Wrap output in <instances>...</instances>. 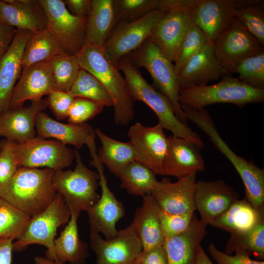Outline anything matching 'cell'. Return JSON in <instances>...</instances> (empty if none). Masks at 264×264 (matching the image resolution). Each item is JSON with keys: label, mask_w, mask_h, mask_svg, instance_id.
Segmentation results:
<instances>
[{"label": "cell", "mask_w": 264, "mask_h": 264, "mask_svg": "<svg viewBox=\"0 0 264 264\" xmlns=\"http://www.w3.org/2000/svg\"><path fill=\"white\" fill-rule=\"evenodd\" d=\"M15 142L6 139L0 141V188L9 182L19 168Z\"/></svg>", "instance_id": "ee69618b"}, {"label": "cell", "mask_w": 264, "mask_h": 264, "mask_svg": "<svg viewBox=\"0 0 264 264\" xmlns=\"http://www.w3.org/2000/svg\"><path fill=\"white\" fill-rule=\"evenodd\" d=\"M91 165L95 167L99 175V185L101 194L97 201L87 211L90 233H101L106 238L116 236L118 230L116 224L125 215V209L109 188L104 173V165L99 161L97 154L92 157Z\"/></svg>", "instance_id": "4fadbf2b"}, {"label": "cell", "mask_w": 264, "mask_h": 264, "mask_svg": "<svg viewBox=\"0 0 264 264\" xmlns=\"http://www.w3.org/2000/svg\"><path fill=\"white\" fill-rule=\"evenodd\" d=\"M17 29L0 21V59L10 47Z\"/></svg>", "instance_id": "f907efd6"}, {"label": "cell", "mask_w": 264, "mask_h": 264, "mask_svg": "<svg viewBox=\"0 0 264 264\" xmlns=\"http://www.w3.org/2000/svg\"><path fill=\"white\" fill-rule=\"evenodd\" d=\"M168 149L163 165V176L179 178L205 169L199 148L193 143L174 135L168 137Z\"/></svg>", "instance_id": "cb8c5ba5"}, {"label": "cell", "mask_w": 264, "mask_h": 264, "mask_svg": "<svg viewBox=\"0 0 264 264\" xmlns=\"http://www.w3.org/2000/svg\"><path fill=\"white\" fill-rule=\"evenodd\" d=\"M68 54L46 28L42 29L32 33L28 39L22 54V68Z\"/></svg>", "instance_id": "1f68e13d"}, {"label": "cell", "mask_w": 264, "mask_h": 264, "mask_svg": "<svg viewBox=\"0 0 264 264\" xmlns=\"http://www.w3.org/2000/svg\"><path fill=\"white\" fill-rule=\"evenodd\" d=\"M76 164L73 170L54 171L52 182L71 213L80 216L87 211L99 198L97 190L99 175L84 163L77 149H73Z\"/></svg>", "instance_id": "8992f818"}, {"label": "cell", "mask_w": 264, "mask_h": 264, "mask_svg": "<svg viewBox=\"0 0 264 264\" xmlns=\"http://www.w3.org/2000/svg\"><path fill=\"white\" fill-rule=\"evenodd\" d=\"M56 90L50 61L36 63L22 68L14 88L9 110L23 107L27 100H39Z\"/></svg>", "instance_id": "ac0fdd59"}, {"label": "cell", "mask_w": 264, "mask_h": 264, "mask_svg": "<svg viewBox=\"0 0 264 264\" xmlns=\"http://www.w3.org/2000/svg\"><path fill=\"white\" fill-rule=\"evenodd\" d=\"M163 129L158 123L147 127L138 122L132 125L128 132V137L135 151V160L156 175L163 176V165L168 149V137Z\"/></svg>", "instance_id": "5bb4252c"}, {"label": "cell", "mask_w": 264, "mask_h": 264, "mask_svg": "<svg viewBox=\"0 0 264 264\" xmlns=\"http://www.w3.org/2000/svg\"><path fill=\"white\" fill-rule=\"evenodd\" d=\"M190 10L195 24L214 43L235 18L237 0H183Z\"/></svg>", "instance_id": "2e32d148"}, {"label": "cell", "mask_w": 264, "mask_h": 264, "mask_svg": "<svg viewBox=\"0 0 264 264\" xmlns=\"http://www.w3.org/2000/svg\"><path fill=\"white\" fill-rule=\"evenodd\" d=\"M160 0H113L116 23L137 20L159 9Z\"/></svg>", "instance_id": "f35d334b"}, {"label": "cell", "mask_w": 264, "mask_h": 264, "mask_svg": "<svg viewBox=\"0 0 264 264\" xmlns=\"http://www.w3.org/2000/svg\"><path fill=\"white\" fill-rule=\"evenodd\" d=\"M239 198L238 192L222 179L199 180L196 182V210L200 214V220L207 225L225 212Z\"/></svg>", "instance_id": "d6986e66"}, {"label": "cell", "mask_w": 264, "mask_h": 264, "mask_svg": "<svg viewBox=\"0 0 264 264\" xmlns=\"http://www.w3.org/2000/svg\"><path fill=\"white\" fill-rule=\"evenodd\" d=\"M208 250L217 264H264V261L254 260L244 252H237L234 255L227 254L218 249L213 243L209 245Z\"/></svg>", "instance_id": "7dc6e473"}, {"label": "cell", "mask_w": 264, "mask_h": 264, "mask_svg": "<svg viewBox=\"0 0 264 264\" xmlns=\"http://www.w3.org/2000/svg\"><path fill=\"white\" fill-rule=\"evenodd\" d=\"M69 12L74 16L88 18L91 8V0H64Z\"/></svg>", "instance_id": "681fc988"}, {"label": "cell", "mask_w": 264, "mask_h": 264, "mask_svg": "<svg viewBox=\"0 0 264 264\" xmlns=\"http://www.w3.org/2000/svg\"><path fill=\"white\" fill-rule=\"evenodd\" d=\"M237 78L244 84L259 89H264V52L243 60L237 67Z\"/></svg>", "instance_id": "60d3db41"}, {"label": "cell", "mask_w": 264, "mask_h": 264, "mask_svg": "<svg viewBox=\"0 0 264 264\" xmlns=\"http://www.w3.org/2000/svg\"><path fill=\"white\" fill-rule=\"evenodd\" d=\"M117 177L121 181V188L136 196L151 194L158 182L151 169L136 160L125 166Z\"/></svg>", "instance_id": "836d02e7"}, {"label": "cell", "mask_w": 264, "mask_h": 264, "mask_svg": "<svg viewBox=\"0 0 264 264\" xmlns=\"http://www.w3.org/2000/svg\"><path fill=\"white\" fill-rule=\"evenodd\" d=\"M209 42L194 55L177 75L178 87L206 85L227 75Z\"/></svg>", "instance_id": "484cf974"}, {"label": "cell", "mask_w": 264, "mask_h": 264, "mask_svg": "<svg viewBox=\"0 0 264 264\" xmlns=\"http://www.w3.org/2000/svg\"><path fill=\"white\" fill-rule=\"evenodd\" d=\"M113 0H91V10L85 28L84 45L104 47L116 24Z\"/></svg>", "instance_id": "f1b7e54d"}, {"label": "cell", "mask_w": 264, "mask_h": 264, "mask_svg": "<svg viewBox=\"0 0 264 264\" xmlns=\"http://www.w3.org/2000/svg\"><path fill=\"white\" fill-rule=\"evenodd\" d=\"M166 12L158 9L137 20L117 22L104 46L111 61L117 66L122 58L139 48Z\"/></svg>", "instance_id": "9c48e42d"}, {"label": "cell", "mask_w": 264, "mask_h": 264, "mask_svg": "<svg viewBox=\"0 0 264 264\" xmlns=\"http://www.w3.org/2000/svg\"><path fill=\"white\" fill-rule=\"evenodd\" d=\"M70 217V209L57 193L47 207L30 218L22 235L13 242V251H21L29 245L38 244L47 248L45 258L58 262L54 249L55 238L58 228L67 224Z\"/></svg>", "instance_id": "ba28073f"}, {"label": "cell", "mask_w": 264, "mask_h": 264, "mask_svg": "<svg viewBox=\"0 0 264 264\" xmlns=\"http://www.w3.org/2000/svg\"><path fill=\"white\" fill-rule=\"evenodd\" d=\"M53 172L49 168L19 167L9 182L0 188V198L33 217L47 207L57 195Z\"/></svg>", "instance_id": "3957f363"}, {"label": "cell", "mask_w": 264, "mask_h": 264, "mask_svg": "<svg viewBox=\"0 0 264 264\" xmlns=\"http://www.w3.org/2000/svg\"><path fill=\"white\" fill-rule=\"evenodd\" d=\"M46 17V29L65 50L75 55L84 46L87 18L72 15L62 0H39Z\"/></svg>", "instance_id": "7c38bea8"}, {"label": "cell", "mask_w": 264, "mask_h": 264, "mask_svg": "<svg viewBox=\"0 0 264 264\" xmlns=\"http://www.w3.org/2000/svg\"><path fill=\"white\" fill-rule=\"evenodd\" d=\"M197 173L177 178L172 182L168 178L158 181L151 193L161 210L170 214L194 213Z\"/></svg>", "instance_id": "ffe728a7"}, {"label": "cell", "mask_w": 264, "mask_h": 264, "mask_svg": "<svg viewBox=\"0 0 264 264\" xmlns=\"http://www.w3.org/2000/svg\"><path fill=\"white\" fill-rule=\"evenodd\" d=\"M0 21L32 33L45 29L47 19L39 0H0Z\"/></svg>", "instance_id": "d4e9b609"}, {"label": "cell", "mask_w": 264, "mask_h": 264, "mask_svg": "<svg viewBox=\"0 0 264 264\" xmlns=\"http://www.w3.org/2000/svg\"><path fill=\"white\" fill-rule=\"evenodd\" d=\"M187 120L193 122L207 135L216 148L232 164L244 185L245 197L255 208L264 206V170L254 162L237 154L228 146L218 131L205 108L195 110L181 105Z\"/></svg>", "instance_id": "277c9868"}, {"label": "cell", "mask_w": 264, "mask_h": 264, "mask_svg": "<svg viewBox=\"0 0 264 264\" xmlns=\"http://www.w3.org/2000/svg\"><path fill=\"white\" fill-rule=\"evenodd\" d=\"M195 24L192 12L187 8L170 9L158 21L149 39L172 62H175L183 42Z\"/></svg>", "instance_id": "9a60e30c"}, {"label": "cell", "mask_w": 264, "mask_h": 264, "mask_svg": "<svg viewBox=\"0 0 264 264\" xmlns=\"http://www.w3.org/2000/svg\"><path fill=\"white\" fill-rule=\"evenodd\" d=\"M104 106L97 102L86 98H74L68 111V123L79 124L86 123L102 112Z\"/></svg>", "instance_id": "7bdbcfd3"}, {"label": "cell", "mask_w": 264, "mask_h": 264, "mask_svg": "<svg viewBox=\"0 0 264 264\" xmlns=\"http://www.w3.org/2000/svg\"><path fill=\"white\" fill-rule=\"evenodd\" d=\"M225 247V253L242 251L253 255L259 261L264 259V219L251 228L230 233Z\"/></svg>", "instance_id": "e575fe53"}, {"label": "cell", "mask_w": 264, "mask_h": 264, "mask_svg": "<svg viewBox=\"0 0 264 264\" xmlns=\"http://www.w3.org/2000/svg\"><path fill=\"white\" fill-rule=\"evenodd\" d=\"M208 225L194 214L191 223L184 232L165 239L167 264H196L198 249L207 234Z\"/></svg>", "instance_id": "4316f807"}, {"label": "cell", "mask_w": 264, "mask_h": 264, "mask_svg": "<svg viewBox=\"0 0 264 264\" xmlns=\"http://www.w3.org/2000/svg\"><path fill=\"white\" fill-rule=\"evenodd\" d=\"M95 132L102 144L97 153L98 160L117 177L125 166L135 160L134 148L130 141L122 142L113 139L99 128L95 129Z\"/></svg>", "instance_id": "d6a6232c"}, {"label": "cell", "mask_w": 264, "mask_h": 264, "mask_svg": "<svg viewBox=\"0 0 264 264\" xmlns=\"http://www.w3.org/2000/svg\"><path fill=\"white\" fill-rule=\"evenodd\" d=\"M194 214H174L161 210L160 220L164 239L175 237L185 231L190 225Z\"/></svg>", "instance_id": "f6af8a7d"}, {"label": "cell", "mask_w": 264, "mask_h": 264, "mask_svg": "<svg viewBox=\"0 0 264 264\" xmlns=\"http://www.w3.org/2000/svg\"><path fill=\"white\" fill-rule=\"evenodd\" d=\"M34 261L35 264H65L59 262H56L49 260L45 257L39 256L34 257Z\"/></svg>", "instance_id": "db71d44e"}, {"label": "cell", "mask_w": 264, "mask_h": 264, "mask_svg": "<svg viewBox=\"0 0 264 264\" xmlns=\"http://www.w3.org/2000/svg\"><path fill=\"white\" fill-rule=\"evenodd\" d=\"M15 150L19 167L64 170L75 158L74 150L66 145L38 136L25 142H15Z\"/></svg>", "instance_id": "8fae6325"}, {"label": "cell", "mask_w": 264, "mask_h": 264, "mask_svg": "<svg viewBox=\"0 0 264 264\" xmlns=\"http://www.w3.org/2000/svg\"><path fill=\"white\" fill-rule=\"evenodd\" d=\"M68 92L73 98L88 99L104 107H111L113 105L110 94L102 83L91 73L81 68Z\"/></svg>", "instance_id": "d590c367"}, {"label": "cell", "mask_w": 264, "mask_h": 264, "mask_svg": "<svg viewBox=\"0 0 264 264\" xmlns=\"http://www.w3.org/2000/svg\"><path fill=\"white\" fill-rule=\"evenodd\" d=\"M75 56L80 68L95 76L110 94L115 123L123 126L129 124L135 115L134 101L125 78L117 66L110 59L104 47L84 45Z\"/></svg>", "instance_id": "6da1fadb"}, {"label": "cell", "mask_w": 264, "mask_h": 264, "mask_svg": "<svg viewBox=\"0 0 264 264\" xmlns=\"http://www.w3.org/2000/svg\"><path fill=\"white\" fill-rule=\"evenodd\" d=\"M89 237L96 264H133L143 249L132 223L111 239L104 240L98 233H90Z\"/></svg>", "instance_id": "e0dca14e"}, {"label": "cell", "mask_w": 264, "mask_h": 264, "mask_svg": "<svg viewBox=\"0 0 264 264\" xmlns=\"http://www.w3.org/2000/svg\"><path fill=\"white\" fill-rule=\"evenodd\" d=\"M56 90L68 92L81 69L75 55L68 54L50 61Z\"/></svg>", "instance_id": "74e56055"}, {"label": "cell", "mask_w": 264, "mask_h": 264, "mask_svg": "<svg viewBox=\"0 0 264 264\" xmlns=\"http://www.w3.org/2000/svg\"><path fill=\"white\" fill-rule=\"evenodd\" d=\"M45 99L47 106L58 120L67 118L68 111L74 98L68 92L58 90L51 91Z\"/></svg>", "instance_id": "bcb514c9"}, {"label": "cell", "mask_w": 264, "mask_h": 264, "mask_svg": "<svg viewBox=\"0 0 264 264\" xmlns=\"http://www.w3.org/2000/svg\"><path fill=\"white\" fill-rule=\"evenodd\" d=\"M31 34L28 30L17 29L10 47L0 59V115L9 109L14 88L22 70L23 50Z\"/></svg>", "instance_id": "7402d4cb"}, {"label": "cell", "mask_w": 264, "mask_h": 264, "mask_svg": "<svg viewBox=\"0 0 264 264\" xmlns=\"http://www.w3.org/2000/svg\"><path fill=\"white\" fill-rule=\"evenodd\" d=\"M30 218L0 198V239L20 238Z\"/></svg>", "instance_id": "8d00e7d4"}, {"label": "cell", "mask_w": 264, "mask_h": 264, "mask_svg": "<svg viewBox=\"0 0 264 264\" xmlns=\"http://www.w3.org/2000/svg\"><path fill=\"white\" fill-rule=\"evenodd\" d=\"M133 264H167L164 244L148 250H142Z\"/></svg>", "instance_id": "c3c4849f"}, {"label": "cell", "mask_w": 264, "mask_h": 264, "mask_svg": "<svg viewBox=\"0 0 264 264\" xmlns=\"http://www.w3.org/2000/svg\"><path fill=\"white\" fill-rule=\"evenodd\" d=\"M264 3L236 8L235 17L264 46Z\"/></svg>", "instance_id": "ab89813d"}, {"label": "cell", "mask_w": 264, "mask_h": 264, "mask_svg": "<svg viewBox=\"0 0 264 264\" xmlns=\"http://www.w3.org/2000/svg\"><path fill=\"white\" fill-rule=\"evenodd\" d=\"M36 130L39 137L52 138L66 145H71L77 150L86 145L90 154L97 153L95 130L87 123L66 124L42 111L36 118Z\"/></svg>", "instance_id": "44dd1931"}, {"label": "cell", "mask_w": 264, "mask_h": 264, "mask_svg": "<svg viewBox=\"0 0 264 264\" xmlns=\"http://www.w3.org/2000/svg\"><path fill=\"white\" fill-rule=\"evenodd\" d=\"M79 216L71 213L69 221L54 240V249L58 262L65 264H85L89 256L88 245L81 240L78 228Z\"/></svg>", "instance_id": "4dcf8cb0"}, {"label": "cell", "mask_w": 264, "mask_h": 264, "mask_svg": "<svg viewBox=\"0 0 264 264\" xmlns=\"http://www.w3.org/2000/svg\"><path fill=\"white\" fill-rule=\"evenodd\" d=\"M209 42L202 31L194 24L185 37L175 62L176 75L188 61Z\"/></svg>", "instance_id": "b9f144b4"}, {"label": "cell", "mask_w": 264, "mask_h": 264, "mask_svg": "<svg viewBox=\"0 0 264 264\" xmlns=\"http://www.w3.org/2000/svg\"><path fill=\"white\" fill-rule=\"evenodd\" d=\"M196 264H214L201 245L199 246L198 249Z\"/></svg>", "instance_id": "f5cc1de1"}, {"label": "cell", "mask_w": 264, "mask_h": 264, "mask_svg": "<svg viewBox=\"0 0 264 264\" xmlns=\"http://www.w3.org/2000/svg\"><path fill=\"white\" fill-rule=\"evenodd\" d=\"M137 68H145L153 81L152 86L170 101L177 118L187 125L179 101V87L175 66L149 38L127 56Z\"/></svg>", "instance_id": "52a82bcc"}, {"label": "cell", "mask_w": 264, "mask_h": 264, "mask_svg": "<svg viewBox=\"0 0 264 264\" xmlns=\"http://www.w3.org/2000/svg\"><path fill=\"white\" fill-rule=\"evenodd\" d=\"M142 204L136 209L131 222L144 250L164 244L160 213L161 208L155 199L148 194L143 197Z\"/></svg>", "instance_id": "83f0119b"}, {"label": "cell", "mask_w": 264, "mask_h": 264, "mask_svg": "<svg viewBox=\"0 0 264 264\" xmlns=\"http://www.w3.org/2000/svg\"><path fill=\"white\" fill-rule=\"evenodd\" d=\"M264 219V207H254L244 198L235 201L210 225L230 233L247 230Z\"/></svg>", "instance_id": "f546056e"}, {"label": "cell", "mask_w": 264, "mask_h": 264, "mask_svg": "<svg viewBox=\"0 0 264 264\" xmlns=\"http://www.w3.org/2000/svg\"><path fill=\"white\" fill-rule=\"evenodd\" d=\"M47 107L46 100L42 98L27 107L9 110L0 115V137L18 143L35 138L37 117Z\"/></svg>", "instance_id": "603a6c76"}, {"label": "cell", "mask_w": 264, "mask_h": 264, "mask_svg": "<svg viewBox=\"0 0 264 264\" xmlns=\"http://www.w3.org/2000/svg\"><path fill=\"white\" fill-rule=\"evenodd\" d=\"M117 66L124 74L129 93L133 101L146 104L155 114L158 124L170 131L173 135L187 140L199 149L204 143L199 135L176 116L169 99L149 84L127 56L122 58Z\"/></svg>", "instance_id": "7a4b0ae2"}, {"label": "cell", "mask_w": 264, "mask_h": 264, "mask_svg": "<svg viewBox=\"0 0 264 264\" xmlns=\"http://www.w3.org/2000/svg\"><path fill=\"white\" fill-rule=\"evenodd\" d=\"M215 54L227 74L245 59L264 52V46L235 17L213 43Z\"/></svg>", "instance_id": "30bf717a"}, {"label": "cell", "mask_w": 264, "mask_h": 264, "mask_svg": "<svg viewBox=\"0 0 264 264\" xmlns=\"http://www.w3.org/2000/svg\"><path fill=\"white\" fill-rule=\"evenodd\" d=\"M14 240L12 238L0 239V264H11Z\"/></svg>", "instance_id": "816d5d0a"}, {"label": "cell", "mask_w": 264, "mask_h": 264, "mask_svg": "<svg viewBox=\"0 0 264 264\" xmlns=\"http://www.w3.org/2000/svg\"><path fill=\"white\" fill-rule=\"evenodd\" d=\"M264 100V89L250 87L232 75L221 77L212 85L185 86L179 88L180 105L195 110L217 103H228L240 108L249 104L261 103Z\"/></svg>", "instance_id": "5b68a950"}]
</instances>
